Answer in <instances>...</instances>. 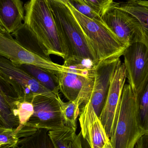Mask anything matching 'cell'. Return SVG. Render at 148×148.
Here are the masks:
<instances>
[{
  "label": "cell",
  "mask_w": 148,
  "mask_h": 148,
  "mask_svg": "<svg viewBox=\"0 0 148 148\" xmlns=\"http://www.w3.org/2000/svg\"><path fill=\"white\" fill-rule=\"evenodd\" d=\"M94 66L88 62L70 58L64 61L56 75L59 90L69 101H74L81 95L89 101L94 81Z\"/></svg>",
  "instance_id": "obj_5"
},
{
  "label": "cell",
  "mask_w": 148,
  "mask_h": 148,
  "mask_svg": "<svg viewBox=\"0 0 148 148\" xmlns=\"http://www.w3.org/2000/svg\"><path fill=\"white\" fill-rule=\"evenodd\" d=\"M48 132L47 130L37 129L30 135L19 139L17 147L19 148H54Z\"/></svg>",
  "instance_id": "obj_20"
},
{
  "label": "cell",
  "mask_w": 148,
  "mask_h": 148,
  "mask_svg": "<svg viewBox=\"0 0 148 148\" xmlns=\"http://www.w3.org/2000/svg\"><path fill=\"white\" fill-rule=\"evenodd\" d=\"M24 8L23 23L35 34L48 54L67 60L68 48L56 25L48 0H29Z\"/></svg>",
  "instance_id": "obj_1"
},
{
  "label": "cell",
  "mask_w": 148,
  "mask_h": 148,
  "mask_svg": "<svg viewBox=\"0 0 148 148\" xmlns=\"http://www.w3.org/2000/svg\"><path fill=\"white\" fill-rule=\"evenodd\" d=\"M120 9L131 15L148 32V2L146 0H125L122 2L113 3Z\"/></svg>",
  "instance_id": "obj_18"
},
{
  "label": "cell",
  "mask_w": 148,
  "mask_h": 148,
  "mask_svg": "<svg viewBox=\"0 0 148 148\" xmlns=\"http://www.w3.org/2000/svg\"><path fill=\"white\" fill-rule=\"evenodd\" d=\"M0 89L3 93L12 111L15 116L18 117L15 104L16 102L19 100V97L12 86L1 75Z\"/></svg>",
  "instance_id": "obj_24"
},
{
  "label": "cell",
  "mask_w": 148,
  "mask_h": 148,
  "mask_svg": "<svg viewBox=\"0 0 148 148\" xmlns=\"http://www.w3.org/2000/svg\"><path fill=\"white\" fill-rule=\"evenodd\" d=\"M113 3L102 17L108 27L126 47L138 42L148 46V32L134 17Z\"/></svg>",
  "instance_id": "obj_7"
},
{
  "label": "cell",
  "mask_w": 148,
  "mask_h": 148,
  "mask_svg": "<svg viewBox=\"0 0 148 148\" xmlns=\"http://www.w3.org/2000/svg\"><path fill=\"white\" fill-rule=\"evenodd\" d=\"M83 98L78 96L74 101L65 103L61 101L62 112L63 116L64 125L76 131L77 129V118L80 115L81 106L85 104Z\"/></svg>",
  "instance_id": "obj_19"
},
{
  "label": "cell",
  "mask_w": 148,
  "mask_h": 148,
  "mask_svg": "<svg viewBox=\"0 0 148 148\" xmlns=\"http://www.w3.org/2000/svg\"><path fill=\"white\" fill-rule=\"evenodd\" d=\"M79 115L83 148H113L110 138L89 100L83 105Z\"/></svg>",
  "instance_id": "obj_10"
},
{
  "label": "cell",
  "mask_w": 148,
  "mask_h": 148,
  "mask_svg": "<svg viewBox=\"0 0 148 148\" xmlns=\"http://www.w3.org/2000/svg\"><path fill=\"white\" fill-rule=\"evenodd\" d=\"M3 26H2L1 24V23H0V31L2 29H3Z\"/></svg>",
  "instance_id": "obj_32"
},
{
  "label": "cell",
  "mask_w": 148,
  "mask_h": 148,
  "mask_svg": "<svg viewBox=\"0 0 148 148\" xmlns=\"http://www.w3.org/2000/svg\"><path fill=\"white\" fill-rule=\"evenodd\" d=\"M15 148H19L18 147H16Z\"/></svg>",
  "instance_id": "obj_34"
},
{
  "label": "cell",
  "mask_w": 148,
  "mask_h": 148,
  "mask_svg": "<svg viewBox=\"0 0 148 148\" xmlns=\"http://www.w3.org/2000/svg\"><path fill=\"white\" fill-rule=\"evenodd\" d=\"M135 148H148V133L145 134L138 140L135 146Z\"/></svg>",
  "instance_id": "obj_28"
},
{
  "label": "cell",
  "mask_w": 148,
  "mask_h": 148,
  "mask_svg": "<svg viewBox=\"0 0 148 148\" xmlns=\"http://www.w3.org/2000/svg\"><path fill=\"white\" fill-rule=\"evenodd\" d=\"M120 60L118 57L110 58L99 62L94 66V81L89 101L98 116L103 108L112 77Z\"/></svg>",
  "instance_id": "obj_13"
},
{
  "label": "cell",
  "mask_w": 148,
  "mask_h": 148,
  "mask_svg": "<svg viewBox=\"0 0 148 148\" xmlns=\"http://www.w3.org/2000/svg\"><path fill=\"white\" fill-rule=\"evenodd\" d=\"M18 131L16 129L7 128L0 134V143L3 144L1 148H15L19 140Z\"/></svg>",
  "instance_id": "obj_26"
},
{
  "label": "cell",
  "mask_w": 148,
  "mask_h": 148,
  "mask_svg": "<svg viewBox=\"0 0 148 148\" xmlns=\"http://www.w3.org/2000/svg\"><path fill=\"white\" fill-rule=\"evenodd\" d=\"M71 13L81 28L89 43L100 62L123 55L126 47L106 25L81 14L67 2Z\"/></svg>",
  "instance_id": "obj_4"
},
{
  "label": "cell",
  "mask_w": 148,
  "mask_h": 148,
  "mask_svg": "<svg viewBox=\"0 0 148 148\" xmlns=\"http://www.w3.org/2000/svg\"><path fill=\"white\" fill-rule=\"evenodd\" d=\"M0 56L7 58L16 66L31 65L56 74L62 65L47 60L21 46L8 32L0 33Z\"/></svg>",
  "instance_id": "obj_9"
},
{
  "label": "cell",
  "mask_w": 148,
  "mask_h": 148,
  "mask_svg": "<svg viewBox=\"0 0 148 148\" xmlns=\"http://www.w3.org/2000/svg\"><path fill=\"white\" fill-rule=\"evenodd\" d=\"M54 1L59 2L61 3H64L65 4H67V0H54Z\"/></svg>",
  "instance_id": "obj_30"
},
{
  "label": "cell",
  "mask_w": 148,
  "mask_h": 148,
  "mask_svg": "<svg viewBox=\"0 0 148 148\" xmlns=\"http://www.w3.org/2000/svg\"><path fill=\"white\" fill-rule=\"evenodd\" d=\"M0 75L12 86L19 99L32 101L35 95L54 94L20 67L1 56Z\"/></svg>",
  "instance_id": "obj_8"
},
{
  "label": "cell",
  "mask_w": 148,
  "mask_h": 148,
  "mask_svg": "<svg viewBox=\"0 0 148 148\" xmlns=\"http://www.w3.org/2000/svg\"><path fill=\"white\" fill-rule=\"evenodd\" d=\"M67 2L81 14L91 20L104 25H106L102 18L88 6L70 0H67Z\"/></svg>",
  "instance_id": "obj_27"
},
{
  "label": "cell",
  "mask_w": 148,
  "mask_h": 148,
  "mask_svg": "<svg viewBox=\"0 0 148 148\" xmlns=\"http://www.w3.org/2000/svg\"><path fill=\"white\" fill-rule=\"evenodd\" d=\"M147 133L138 120L136 94L129 84H125L110 137L113 147L134 148Z\"/></svg>",
  "instance_id": "obj_3"
},
{
  "label": "cell",
  "mask_w": 148,
  "mask_h": 148,
  "mask_svg": "<svg viewBox=\"0 0 148 148\" xmlns=\"http://www.w3.org/2000/svg\"><path fill=\"white\" fill-rule=\"evenodd\" d=\"M54 148H83L80 133L65 126L61 128L48 132Z\"/></svg>",
  "instance_id": "obj_16"
},
{
  "label": "cell",
  "mask_w": 148,
  "mask_h": 148,
  "mask_svg": "<svg viewBox=\"0 0 148 148\" xmlns=\"http://www.w3.org/2000/svg\"><path fill=\"white\" fill-rule=\"evenodd\" d=\"M0 115L7 128L16 129L19 125L18 117L15 116L0 89Z\"/></svg>",
  "instance_id": "obj_22"
},
{
  "label": "cell",
  "mask_w": 148,
  "mask_h": 148,
  "mask_svg": "<svg viewBox=\"0 0 148 148\" xmlns=\"http://www.w3.org/2000/svg\"><path fill=\"white\" fill-rule=\"evenodd\" d=\"M15 40L23 47L47 60H51L47 49L35 34L24 23L12 33Z\"/></svg>",
  "instance_id": "obj_15"
},
{
  "label": "cell",
  "mask_w": 148,
  "mask_h": 148,
  "mask_svg": "<svg viewBox=\"0 0 148 148\" xmlns=\"http://www.w3.org/2000/svg\"><path fill=\"white\" fill-rule=\"evenodd\" d=\"M48 1L58 31L68 48L69 58L96 65L97 57L67 5L54 0Z\"/></svg>",
  "instance_id": "obj_2"
},
{
  "label": "cell",
  "mask_w": 148,
  "mask_h": 148,
  "mask_svg": "<svg viewBox=\"0 0 148 148\" xmlns=\"http://www.w3.org/2000/svg\"><path fill=\"white\" fill-rule=\"evenodd\" d=\"M136 109L141 127L148 131V81L136 94Z\"/></svg>",
  "instance_id": "obj_21"
},
{
  "label": "cell",
  "mask_w": 148,
  "mask_h": 148,
  "mask_svg": "<svg viewBox=\"0 0 148 148\" xmlns=\"http://www.w3.org/2000/svg\"><path fill=\"white\" fill-rule=\"evenodd\" d=\"M0 127H3L7 128H6V124H5L3 119L2 118L1 115H0Z\"/></svg>",
  "instance_id": "obj_29"
},
{
  "label": "cell",
  "mask_w": 148,
  "mask_h": 148,
  "mask_svg": "<svg viewBox=\"0 0 148 148\" xmlns=\"http://www.w3.org/2000/svg\"><path fill=\"white\" fill-rule=\"evenodd\" d=\"M17 115L19 125L16 128L19 131L28 121L34 113V106L32 101H28L24 99H19L16 103Z\"/></svg>",
  "instance_id": "obj_23"
},
{
  "label": "cell",
  "mask_w": 148,
  "mask_h": 148,
  "mask_svg": "<svg viewBox=\"0 0 148 148\" xmlns=\"http://www.w3.org/2000/svg\"><path fill=\"white\" fill-rule=\"evenodd\" d=\"M25 11L21 0H0V23L11 34L23 23Z\"/></svg>",
  "instance_id": "obj_14"
},
{
  "label": "cell",
  "mask_w": 148,
  "mask_h": 148,
  "mask_svg": "<svg viewBox=\"0 0 148 148\" xmlns=\"http://www.w3.org/2000/svg\"><path fill=\"white\" fill-rule=\"evenodd\" d=\"M17 66L30 75L50 92L56 95L60 96L58 79L54 73L34 65H21Z\"/></svg>",
  "instance_id": "obj_17"
},
{
  "label": "cell",
  "mask_w": 148,
  "mask_h": 148,
  "mask_svg": "<svg viewBox=\"0 0 148 148\" xmlns=\"http://www.w3.org/2000/svg\"><path fill=\"white\" fill-rule=\"evenodd\" d=\"M3 144H2V143H0V148L1 147H2Z\"/></svg>",
  "instance_id": "obj_33"
},
{
  "label": "cell",
  "mask_w": 148,
  "mask_h": 148,
  "mask_svg": "<svg viewBox=\"0 0 148 148\" xmlns=\"http://www.w3.org/2000/svg\"><path fill=\"white\" fill-rule=\"evenodd\" d=\"M127 78L125 66L120 60L112 77L106 100L99 116L109 138Z\"/></svg>",
  "instance_id": "obj_12"
},
{
  "label": "cell",
  "mask_w": 148,
  "mask_h": 148,
  "mask_svg": "<svg viewBox=\"0 0 148 148\" xmlns=\"http://www.w3.org/2000/svg\"><path fill=\"white\" fill-rule=\"evenodd\" d=\"M60 96L54 94L35 95L32 100L34 113L24 126L31 134L37 129L55 130L65 126Z\"/></svg>",
  "instance_id": "obj_6"
},
{
  "label": "cell",
  "mask_w": 148,
  "mask_h": 148,
  "mask_svg": "<svg viewBox=\"0 0 148 148\" xmlns=\"http://www.w3.org/2000/svg\"><path fill=\"white\" fill-rule=\"evenodd\" d=\"M7 129L6 128L3 127H0V134L4 132L5 130H6Z\"/></svg>",
  "instance_id": "obj_31"
},
{
  "label": "cell",
  "mask_w": 148,
  "mask_h": 148,
  "mask_svg": "<svg viewBox=\"0 0 148 148\" xmlns=\"http://www.w3.org/2000/svg\"><path fill=\"white\" fill-rule=\"evenodd\" d=\"M122 56L129 84L137 94L148 81V46L134 43L126 48Z\"/></svg>",
  "instance_id": "obj_11"
},
{
  "label": "cell",
  "mask_w": 148,
  "mask_h": 148,
  "mask_svg": "<svg viewBox=\"0 0 148 148\" xmlns=\"http://www.w3.org/2000/svg\"><path fill=\"white\" fill-rule=\"evenodd\" d=\"M83 3L93 9L101 17L110 8L114 0H70Z\"/></svg>",
  "instance_id": "obj_25"
}]
</instances>
